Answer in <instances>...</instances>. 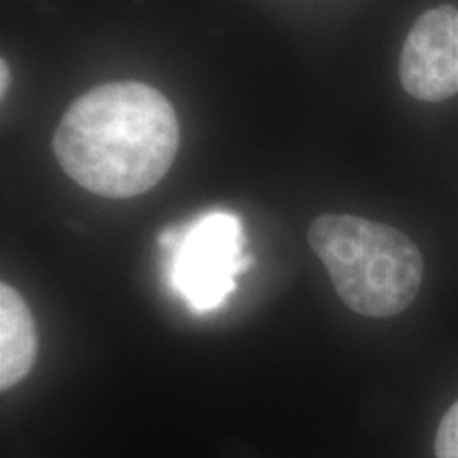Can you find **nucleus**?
<instances>
[{"label":"nucleus","mask_w":458,"mask_h":458,"mask_svg":"<svg viewBox=\"0 0 458 458\" xmlns=\"http://www.w3.org/2000/svg\"><path fill=\"white\" fill-rule=\"evenodd\" d=\"M9 81H11L9 64H7V60H3V64H0V94H3V98H4V94H7Z\"/></svg>","instance_id":"0eeeda50"},{"label":"nucleus","mask_w":458,"mask_h":458,"mask_svg":"<svg viewBox=\"0 0 458 458\" xmlns=\"http://www.w3.org/2000/svg\"><path fill=\"white\" fill-rule=\"evenodd\" d=\"M308 242L340 300L360 317H394L420 291V250L391 225L354 215H320L310 223Z\"/></svg>","instance_id":"f03ea898"},{"label":"nucleus","mask_w":458,"mask_h":458,"mask_svg":"<svg viewBox=\"0 0 458 458\" xmlns=\"http://www.w3.org/2000/svg\"><path fill=\"white\" fill-rule=\"evenodd\" d=\"M399 77L416 100L442 102L458 94V7L442 4L418 17L401 49Z\"/></svg>","instance_id":"20e7f679"},{"label":"nucleus","mask_w":458,"mask_h":458,"mask_svg":"<svg viewBox=\"0 0 458 458\" xmlns=\"http://www.w3.org/2000/svg\"><path fill=\"white\" fill-rule=\"evenodd\" d=\"M172 253V284L196 312L216 310L236 289V276L253 263L246 255L244 225L236 213L210 210L189 225L159 233Z\"/></svg>","instance_id":"7ed1b4c3"},{"label":"nucleus","mask_w":458,"mask_h":458,"mask_svg":"<svg viewBox=\"0 0 458 458\" xmlns=\"http://www.w3.org/2000/svg\"><path fill=\"white\" fill-rule=\"evenodd\" d=\"M181 130L162 91L117 81L68 106L54 136L60 168L102 198H136L164 179L179 153Z\"/></svg>","instance_id":"f257e3e1"},{"label":"nucleus","mask_w":458,"mask_h":458,"mask_svg":"<svg viewBox=\"0 0 458 458\" xmlns=\"http://www.w3.org/2000/svg\"><path fill=\"white\" fill-rule=\"evenodd\" d=\"M38 354L37 323L13 286L0 284V388L9 391L30 374Z\"/></svg>","instance_id":"39448f33"},{"label":"nucleus","mask_w":458,"mask_h":458,"mask_svg":"<svg viewBox=\"0 0 458 458\" xmlns=\"http://www.w3.org/2000/svg\"><path fill=\"white\" fill-rule=\"evenodd\" d=\"M435 456L458 458V401L445 411L435 435Z\"/></svg>","instance_id":"423d86ee"}]
</instances>
